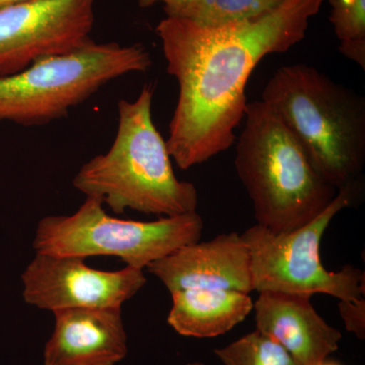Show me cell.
Returning <instances> with one entry per match:
<instances>
[{
    "mask_svg": "<svg viewBox=\"0 0 365 365\" xmlns=\"http://www.w3.org/2000/svg\"><path fill=\"white\" fill-rule=\"evenodd\" d=\"M153 88L146 85L136 100L119 101L111 148L86 163L72 184L117 215L127 209L163 216L196 212L198 191L175 175L167 141L153 123Z\"/></svg>",
    "mask_w": 365,
    "mask_h": 365,
    "instance_id": "cell-2",
    "label": "cell"
},
{
    "mask_svg": "<svg viewBox=\"0 0 365 365\" xmlns=\"http://www.w3.org/2000/svg\"><path fill=\"white\" fill-rule=\"evenodd\" d=\"M284 0H190L167 11V16L186 19L202 26H222L269 13Z\"/></svg>",
    "mask_w": 365,
    "mask_h": 365,
    "instance_id": "cell-14",
    "label": "cell"
},
{
    "mask_svg": "<svg viewBox=\"0 0 365 365\" xmlns=\"http://www.w3.org/2000/svg\"><path fill=\"white\" fill-rule=\"evenodd\" d=\"M312 297L262 292L254 302L256 330L277 341L300 365L324 361L342 340V333L317 313Z\"/></svg>",
    "mask_w": 365,
    "mask_h": 365,
    "instance_id": "cell-12",
    "label": "cell"
},
{
    "mask_svg": "<svg viewBox=\"0 0 365 365\" xmlns=\"http://www.w3.org/2000/svg\"><path fill=\"white\" fill-rule=\"evenodd\" d=\"M151 64L143 46L98 44L93 40L74 51L38 60L0 78V123H49L66 116L110 81L146 72Z\"/></svg>",
    "mask_w": 365,
    "mask_h": 365,
    "instance_id": "cell-5",
    "label": "cell"
},
{
    "mask_svg": "<svg viewBox=\"0 0 365 365\" xmlns=\"http://www.w3.org/2000/svg\"><path fill=\"white\" fill-rule=\"evenodd\" d=\"M355 197L356 186L340 190L321 215L285 234H273L259 225L247 228L241 235L249 251L253 290L324 294L338 300L364 297V271L347 265L332 272L321 259L327 228L341 210L352 205Z\"/></svg>",
    "mask_w": 365,
    "mask_h": 365,
    "instance_id": "cell-7",
    "label": "cell"
},
{
    "mask_svg": "<svg viewBox=\"0 0 365 365\" xmlns=\"http://www.w3.org/2000/svg\"><path fill=\"white\" fill-rule=\"evenodd\" d=\"M307 158L334 188L356 186L365 163V98L316 67L274 72L262 93Z\"/></svg>",
    "mask_w": 365,
    "mask_h": 365,
    "instance_id": "cell-3",
    "label": "cell"
},
{
    "mask_svg": "<svg viewBox=\"0 0 365 365\" xmlns=\"http://www.w3.org/2000/svg\"><path fill=\"white\" fill-rule=\"evenodd\" d=\"M26 304L45 311L122 307L145 285L143 269L102 271L81 257L36 253L21 274Z\"/></svg>",
    "mask_w": 365,
    "mask_h": 365,
    "instance_id": "cell-9",
    "label": "cell"
},
{
    "mask_svg": "<svg viewBox=\"0 0 365 365\" xmlns=\"http://www.w3.org/2000/svg\"><path fill=\"white\" fill-rule=\"evenodd\" d=\"M317 365H342L340 364L339 362L333 361V360H329L327 359L326 360H324V361L319 362V364Z\"/></svg>",
    "mask_w": 365,
    "mask_h": 365,
    "instance_id": "cell-20",
    "label": "cell"
},
{
    "mask_svg": "<svg viewBox=\"0 0 365 365\" xmlns=\"http://www.w3.org/2000/svg\"><path fill=\"white\" fill-rule=\"evenodd\" d=\"M324 1L284 0L269 13L222 26L173 16L160 21L167 71L179 85L165 141L180 169L207 162L235 143L255 67L267 55L302 42Z\"/></svg>",
    "mask_w": 365,
    "mask_h": 365,
    "instance_id": "cell-1",
    "label": "cell"
},
{
    "mask_svg": "<svg viewBox=\"0 0 365 365\" xmlns=\"http://www.w3.org/2000/svg\"><path fill=\"white\" fill-rule=\"evenodd\" d=\"M146 268L170 294L185 289L254 292L248 248L237 232L187 245Z\"/></svg>",
    "mask_w": 365,
    "mask_h": 365,
    "instance_id": "cell-10",
    "label": "cell"
},
{
    "mask_svg": "<svg viewBox=\"0 0 365 365\" xmlns=\"http://www.w3.org/2000/svg\"><path fill=\"white\" fill-rule=\"evenodd\" d=\"M168 324L185 337L213 338L242 323L253 311L248 294L227 289H185L173 292Z\"/></svg>",
    "mask_w": 365,
    "mask_h": 365,
    "instance_id": "cell-13",
    "label": "cell"
},
{
    "mask_svg": "<svg viewBox=\"0 0 365 365\" xmlns=\"http://www.w3.org/2000/svg\"><path fill=\"white\" fill-rule=\"evenodd\" d=\"M102 199L86 197L71 215L46 216L34 237L36 253L53 256L118 257L126 266L148 267L187 245L200 241L198 212L165 216L155 222L119 220L107 215Z\"/></svg>",
    "mask_w": 365,
    "mask_h": 365,
    "instance_id": "cell-6",
    "label": "cell"
},
{
    "mask_svg": "<svg viewBox=\"0 0 365 365\" xmlns=\"http://www.w3.org/2000/svg\"><path fill=\"white\" fill-rule=\"evenodd\" d=\"M339 51L365 69V0H328Z\"/></svg>",
    "mask_w": 365,
    "mask_h": 365,
    "instance_id": "cell-16",
    "label": "cell"
},
{
    "mask_svg": "<svg viewBox=\"0 0 365 365\" xmlns=\"http://www.w3.org/2000/svg\"><path fill=\"white\" fill-rule=\"evenodd\" d=\"M24 1H29V0H0V7L11 6V4H20Z\"/></svg>",
    "mask_w": 365,
    "mask_h": 365,
    "instance_id": "cell-19",
    "label": "cell"
},
{
    "mask_svg": "<svg viewBox=\"0 0 365 365\" xmlns=\"http://www.w3.org/2000/svg\"><path fill=\"white\" fill-rule=\"evenodd\" d=\"M213 352L223 365H300L277 341L258 330Z\"/></svg>",
    "mask_w": 365,
    "mask_h": 365,
    "instance_id": "cell-15",
    "label": "cell"
},
{
    "mask_svg": "<svg viewBox=\"0 0 365 365\" xmlns=\"http://www.w3.org/2000/svg\"><path fill=\"white\" fill-rule=\"evenodd\" d=\"M341 319L346 330L354 334L360 340L365 338V299L339 300L338 302Z\"/></svg>",
    "mask_w": 365,
    "mask_h": 365,
    "instance_id": "cell-17",
    "label": "cell"
},
{
    "mask_svg": "<svg viewBox=\"0 0 365 365\" xmlns=\"http://www.w3.org/2000/svg\"><path fill=\"white\" fill-rule=\"evenodd\" d=\"M235 167L253 203L256 225L285 234L314 220L337 189L314 169L299 141L263 101L247 104Z\"/></svg>",
    "mask_w": 365,
    "mask_h": 365,
    "instance_id": "cell-4",
    "label": "cell"
},
{
    "mask_svg": "<svg viewBox=\"0 0 365 365\" xmlns=\"http://www.w3.org/2000/svg\"><path fill=\"white\" fill-rule=\"evenodd\" d=\"M137 1L141 7H150L158 4V2H162L163 4V11L167 13V11H172V9L186 4L190 0H137Z\"/></svg>",
    "mask_w": 365,
    "mask_h": 365,
    "instance_id": "cell-18",
    "label": "cell"
},
{
    "mask_svg": "<svg viewBox=\"0 0 365 365\" xmlns=\"http://www.w3.org/2000/svg\"><path fill=\"white\" fill-rule=\"evenodd\" d=\"M96 0H29L0 7V78L91 40Z\"/></svg>",
    "mask_w": 365,
    "mask_h": 365,
    "instance_id": "cell-8",
    "label": "cell"
},
{
    "mask_svg": "<svg viewBox=\"0 0 365 365\" xmlns=\"http://www.w3.org/2000/svg\"><path fill=\"white\" fill-rule=\"evenodd\" d=\"M54 331L46 343L44 365H116L128 353L122 307L53 312Z\"/></svg>",
    "mask_w": 365,
    "mask_h": 365,
    "instance_id": "cell-11",
    "label": "cell"
},
{
    "mask_svg": "<svg viewBox=\"0 0 365 365\" xmlns=\"http://www.w3.org/2000/svg\"><path fill=\"white\" fill-rule=\"evenodd\" d=\"M186 365H205V364H204L203 362L196 361V362H190V364H186Z\"/></svg>",
    "mask_w": 365,
    "mask_h": 365,
    "instance_id": "cell-21",
    "label": "cell"
}]
</instances>
